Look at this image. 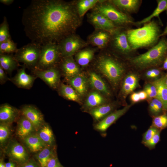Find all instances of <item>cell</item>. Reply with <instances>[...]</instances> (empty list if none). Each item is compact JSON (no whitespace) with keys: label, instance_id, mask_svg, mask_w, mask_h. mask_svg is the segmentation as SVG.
<instances>
[{"label":"cell","instance_id":"6da1fadb","mask_svg":"<svg viewBox=\"0 0 167 167\" xmlns=\"http://www.w3.org/2000/svg\"><path fill=\"white\" fill-rule=\"evenodd\" d=\"M71 3L61 0H33L23 11L22 22L31 42L41 45L58 44L73 34L80 24Z\"/></svg>","mask_w":167,"mask_h":167},{"label":"cell","instance_id":"7a4b0ae2","mask_svg":"<svg viewBox=\"0 0 167 167\" xmlns=\"http://www.w3.org/2000/svg\"><path fill=\"white\" fill-rule=\"evenodd\" d=\"M129 44L132 50L154 45L161 34L158 24L152 20L143 27L131 29L126 32Z\"/></svg>","mask_w":167,"mask_h":167},{"label":"cell","instance_id":"3957f363","mask_svg":"<svg viewBox=\"0 0 167 167\" xmlns=\"http://www.w3.org/2000/svg\"><path fill=\"white\" fill-rule=\"evenodd\" d=\"M167 57V39L162 38L148 51L133 58L131 61L135 67L143 69L161 65Z\"/></svg>","mask_w":167,"mask_h":167},{"label":"cell","instance_id":"277c9868","mask_svg":"<svg viewBox=\"0 0 167 167\" xmlns=\"http://www.w3.org/2000/svg\"><path fill=\"white\" fill-rule=\"evenodd\" d=\"M98 72L106 78L114 86H116L124 72V68L119 62L108 56H102L96 65Z\"/></svg>","mask_w":167,"mask_h":167},{"label":"cell","instance_id":"5b68a950","mask_svg":"<svg viewBox=\"0 0 167 167\" xmlns=\"http://www.w3.org/2000/svg\"><path fill=\"white\" fill-rule=\"evenodd\" d=\"M61 57L58 44L52 43L42 45L38 62L34 68L45 69L55 67Z\"/></svg>","mask_w":167,"mask_h":167},{"label":"cell","instance_id":"8992f818","mask_svg":"<svg viewBox=\"0 0 167 167\" xmlns=\"http://www.w3.org/2000/svg\"><path fill=\"white\" fill-rule=\"evenodd\" d=\"M42 45L31 42L19 49L15 53L14 57L18 62L26 66L35 68L38 62Z\"/></svg>","mask_w":167,"mask_h":167},{"label":"cell","instance_id":"52a82bcc","mask_svg":"<svg viewBox=\"0 0 167 167\" xmlns=\"http://www.w3.org/2000/svg\"><path fill=\"white\" fill-rule=\"evenodd\" d=\"M105 16L113 23L125 25L134 23L131 18L127 15L118 11L112 5L102 4L96 8V11Z\"/></svg>","mask_w":167,"mask_h":167},{"label":"cell","instance_id":"ba28073f","mask_svg":"<svg viewBox=\"0 0 167 167\" xmlns=\"http://www.w3.org/2000/svg\"><path fill=\"white\" fill-rule=\"evenodd\" d=\"M58 44L62 57H72L84 45L85 43L78 37L72 34L62 40Z\"/></svg>","mask_w":167,"mask_h":167},{"label":"cell","instance_id":"9c48e42d","mask_svg":"<svg viewBox=\"0 0 167 167\" xmlns=\"http://www.w3.org/2000/svg\"><path fill=\"white\" fill-rule=\"evenodd\" d=\"M33 72L35 75L40 78L50 87L56 88L59 84L60 74L56 67L45 69L34 68Z\"/></svg>","mask_w":167,"mask_h":167},{"label":"cell","instance_id":"30bf717a","mask_svg":"<svg viewBox=\"0 0 167 167\" xmlns=\"http://www.w3.org/2000/svg\"><path fill=\"white\" fill-rule=\"evenodd\" d=\"M6 153L13 161L21 165L28 161L29 156L24 147L16 141L11 142L6 149Z\"/></svg>","mask_w":167,"mask_h":167},{"label":"cell","instance_id":"8fae6325","mask_svg":"<svg viewBox=\"0 0 167 167\" xmlns=\"http://www.w3.org/2000/svg\"><path fill=\"white\" fill-rule=\"evenodd\" d=\"M23 116L33 124L36 130H37L43 124L44 119L41 112L35 107L30 105L24 106L21 110Z\"/></svg>","mask_w":167,"mask_h":167},{"label":"cell","instance_id":"7c38bea8","mask_svg":"<svg viewBox=\"0 0 167 167\" xmlns=\"http://www.w3.org/2000/svg\"><path fill=\"white\" fill-rule=\"evenodd\" d=\"M131 105H127L122 109L115 110L109 114L96 124L95 126L96 129L102 132L105 131L111 125L128 111Z\"/></svg>","mask_w":167,"mask_h":167},{"label":"cell","instance_id":"4fadbf2b","mask_svg":"<svg viewBox=\"0 0 167 167\" xmlns=\"http://www.w3.org/2000/svg\"><path fill=\"white\" fill-rule=\"evenodd\" d=\"M89 84L94 90L103 95L110 96V91L101 76L96 73L91 71L88 73L87 78Z\"/></svg>","mask_w":167,"mask_h":167},{"label":"cell","instance_id":"5bb4252c","mask_svg":"<svg viewBox=\"0 0 167 167\" xmlns=\"http://www.w3.org/2000/svg\"><path fill=\"white\" fill-rule=\"evenodd\" d=\"M62 58L60 67L67 78L69 79L81 73L79 66L72 57Z\"/></svg>","mask_w":167,"mask_h":167},{"label":"cell","instance_id":"9a60e30c","mask_svg":"<svg viewBox=\"0 0 167 167\" xmlns=\"http://www.w3.org/2000/svg\"><path fill=\"white\" fill-rule=\"evenodd\" d=\"M89 19L91 23L98 29L112 32L116 28L114 23L105 16L97 12L91 13Z\"/></svg>","mask_w":167,"mask_h":167},{"label":"cell","instance_id":"2e32d148","mask_svg":"<svg viewBox=\"0 0 167 167\" xmlns=\"http://www.w3.org/2000/svg\"><path fill=\"white\" fill-rule=\"evenodd\" d=\"M26 67L24 65L19 70L12 81L19 88L29 89L32 86L36 77L27 74L25 71Z\"/></svg>","mask_w":167,"mask_h":167},{"label":"cell","instance_id":"e0dca14e","mask_svg":"<svg viewBox=\"0 0 167 167\" xmlns=\"http://www.w3.org/2000/svg\"><path fill=\"white\" fill-rule=\"evenodd\" d=\"M69 82L79 95L84 96L88 91L89 85L87 78L81 73L69 79Z\"/></svg>","mask_w":167,"mask_h":167},{"label":"cell","instance_id":"ac0fdd59","mask_svg":"<svg viewBox=\"0 0 167 167\" xmlns=\"http://www.w3.org/2000/svg\"><path fill=\"white\" fill-rule=\"evenodd\" d=\"M113 44L115 48L123 54H128L132 50L128 42L126 32H117L114 37Z\"/></svg>","mask_w":167,"mask_h":167},{"label":"cell","instance_id":"d6986e66","mask_svg":"<svg viewBox=\"0 0 167 167\" xmlns=\"http://www.w3.org/2000/svg\"><path fill=\"white\" fill-rule=\"evenodd\" d=\"M19 114L18 110L12 106L5 104L0 107V121L1 123L9 124L14 121Z\"/></svg>","mask_w":167,"mask_h":167},{"label":"cell","instance_id":"ffe728a7","mask_svg":"<svg viewBox=\"0 0 167 167\" xmlns=\"http://www.w3.org/2000/svg\"><path fill=\"white\" fill-rule=\"evenodd\" d=\"M36 130L32 123L27 118L23 116L18 122L16 133L21 139L25 138L32 134Z\"/></svg>","mask_w":167,"mask_h":167},{"label":"cell","instance_id":"44dd1931","mask_svg":"<svg viewBox=\"0 0 167 167\" xmlns=\"http://www.w3.org/2000/svg\"><path fill=\"white\" fill-rule=\"evenodd\" d=\"M115 107L112 103H105L90 109L89 113L96 121H101L112 113Z\"/></svg>","mask_w":167,"mask_h":167},{"label":"cell","instance_id":"7402d4cb","mask_svg":"<svg viewBox=\"0 0 167 167\" xmlns=\"http://www.w3.org/2000/svg\"><path fill=\"white\" fill-rule=\"evenodd\" d=\"M29 149L33 152L40 151L47 146L40 138L38 134H32L24 139Z\"/></svg>","mask_w":167,"mask_h":167},{"label":"cell","instance_id":"603a6c76","mask_svg":"<svg viewBox=\"0 0 167 167\" xmlns=\"http://www.w3.org/2000/svg\"><path fill=\"white\" fill-rule=\"evenodd\" d=\"M156 87L157 93V98L163 104L164 112L167 111V86L162 77L151 83Z\"/></svg>","mask_w":167,"mask_h":167},{"label":"cell","instance_id":"cb8c5ba5","mask_svg":"<svg viewBox=\"0 0 167 167\" xmlns=\"http://www.w3.org/2000/svg\"><path fill=\"white\" fill-rule=\"evenodd\" d=\"M103 96L95 90L91 92L86 98L84 106L90 109L106 103V100Z\"/></svg>","mask_w":167,"mask_h":167},{"label":"cell","instance_id":"d4e9b609","mask_svg":"<svg viewBox=\"0 0 167 167\" xmlns=\"http://www.w3.org/2000/svg\"><path fill=\"white\" fill-rule=\"evenodd\" d=\"M138 78L134 74H130L124 78L123 82L121 92L123 95L126 96L131 92L138 86Z\"/></svg>","mask_w":167,"mask_h":167},{"label":"cell","instance_id":"484cf974","mask_svg":"<svg viewBox=\"0 0 167 167\" xmlns=\"http://www.w3.org/2000/svg\"><path fill=\"white\" fill-rule=\"evenodd\" d=\"M112 2L118 8L128 13L135 12L140 4V1L138 0H113Z\"/></svg>","mask_w":167,"mask_h":167},{"label":"cell","instance_id":"4316f807","mask_svg":"<svg viewBox=\"0 0 167 167\" xmlns=\"http://www.w3.org/2000/svg\"><path fill=\"white\" fill-rule=\"evenodd\" d=\"M18 62L14 56L8 54H0V66L5 71L11 73L16 69Z\"/></svg>","mask_w":167,"mask_h":167},{"label":"cell","instance_id":"83f0119b","mask_svg":"<svg viewBox=\"0 0 167 167\" xmlns=\"http://www.w3.org/2000/svg\"><path fill=\"white\" fill-rule=\"evenodd\" d=\"M59 91L60 95L67 100L80 102V96L71 86L62 83Z\"/></svg>","mask_w":167,"mask_h":167},{"label":"cell","instance_id":"f1b7e54d","mask_svg":"<svg viewBox=\"0 0 167 167\" xmlns=\"http://www.w3.org/2000/svg\"><path fill=\"white\" fill-rule=\"evenodd\" d=\"M157 5L156 8L150 15L142 20L137 22L135 24L140 25L146 24L149 22L152 18L157 17L159 19L161 24H162L159 16L162 12L167 10V0H157Z\"/></svg>","mask_w":167,"mask_h":167},{"label":"cell","instance_id":"f546056e","mask_svg":"<svg viewBox=\"0 0 167 167\" xmlns=\"http://www.w3.org/2000/svg\"><path fill=\"white\" fill-rule=\"evenodd\" d=\"M40 128L37 134L47 146H51L54 141L51 129L49 126L46 124H43Z\"/></svg>","mask_w":167,"mask_h":167},{"label":"cell","instance_id":"4dcf8cb0","mask_svg":"<svg viewBox=\"0 0 167 167\" xmlns=\"http://www.w3.org/2000/svg\"><path fill=\"white\" fill-rule=\"evenodd\" d=\"M109 38L110 36L107 32L100 31L92 36L91 41L95 45L99 48H103L106 45Z\"/></svg>","mask_w":167,"mask_h":167},{"label":"cell","instance_id":"1f68e13d","mask_svg":"<svg viewBox=\"0 0 167 167\" xmlns=\"http://www.w3.org/2000/svg\"><path fill=\"white\" fill-rule=\"evenodd\" d=\"M94 52L90 49H85L79 52L76 55L75 59L78 64L82 66L87 65L92 59Z\"/></svg>","mask_w":167,"mask_h":167},{"label":"cell","instance_id":"d6a6232c","mask_svg":"<svg viewBox=\"0 0 167 167\" xmlns=\"http://www.w3.org/2000/svg\"><path fill=\"white\" fill-rule=\"evenodd\" d=\"M54 155L52 150L47 146L39 152L36 158L41 167H46L49 159Z\"/></svg>","mask_w":167,"mask_h":167},{"label":"cell","instance_id":"836d02e7","mask_svg":"<svg viewBox=\"0 0 167 167\" xmlns=\"http://www.w3.org/2000/svg\"><path fill=\"white\" fill-rule=\"evenodd\" d=\"M100 1L98 0H82L77 4L78 13L79 17L83 16L90 9Z\"/></svg>","mask_w":167,"mask_h":167},{"label":"cell","instance_id":"e575fe53","mask_svg":"<svg viewBox=\"0 0 167 167\" xmlns=\"http://www.w3.org/2000/svg\"><path fill=\"white\" fill-rule=\"evenodd\" d=\"M17 49L16 43L11 39L0 43V54L15 53Z\"/></svg>","mask_w":167,"mask_h":167},{"label":"cell","instance_id":"d590c367","mask_svg":"<svg viewBox=\"0 0 167 167\" xmlns=\"http://www.w3.org/2000/svg\"><path fill=\"white\" fill-rule=\"evenodd\" d=\"M152 126L161 131L167 127V113L163 114L154 117L153 119Z\"/></svg>","mask_w":167,"mask_h":167},{"label":"cell","instance_id":"8d00e7d4","mask_svg":"<svg viewBox=\"0 0 167 167\" xmlns=\"http://www.w3.org/2000/svg\"><path fill=\"white\" fill-rule=\"evenodd\" d=\"M11 39L9 32L8 24L6 17H4L0 25V43Z\"/></svg>","mask_w":167,"mask_h":167},{"label":"cell","instance_id":"74e56055","mask_svg":"<svg viewBox=\"0 0 167 167\" xmlns=\"http://www.w3.org/2000/svg\"><path fill=\"white\" fill-rule=\"evenodd\" d=\"M8 124L1 123L0 125V142L4 143L8 138L10 130Z\"/></svg>","mask_w":167,"mask_h":167},{"label":"cell","instance_id":"f35d334b","mask_svg":"<svg viewBox=\"0 0 167 167\" xmlns=\"http://www.w3.org/2000/svg\"><path fill=\"white\" fill-rule=\"evenodd\" d=\"M161 131H158L149 141L143 143L150 149L154 148L160 140Z\"/></svg>","mask_w":167,"mask_h":167},{"label":"cell","instance_id":"ab89813d","mask_svg":"<svg viewBox=\"0 0 167 167\" xmlns=\"http://www.w3.org/2000/svg\"><path fill=\"white\" fill-rule=\"evenodd\" d=\"M150 98H157L156 89L155 86L152 84H148L144 87V90Z\"/></svg>","mask_w":167,"mask_h":167},{"label":"cell","instance_id":"60d3db41","mask_svg":"<svg viewBox=\"0 0 167 167\" xmlns=\"http://www.w3.org/2000/svg\"><path fill=\"white\" fill-rule=\"evenodd\" d=\"M159 131L155 127L151 126L143 134L142 143H143L149 141Z\"/></svg>","mask_w":167,"mask_h":167},{"label":"cell","instance_id":"b9f144b4","mask_svg":"<svg viewBox=\"0 0 167 167\" xmlns=\"http://www.w3.org/2000/svg\"><path fill=\"white\" fill-rule=\"evenodd\" d=\"M154 104L156 111V115H157L162 111H164L162 103L157 98H152L151 101Z\"/></svg>","mask_w":167,"mask_h":167},{"label":"cell","instance_id":"7bdbcfd3","mask_svg":"<svg viewBox=\"0 0 167 167\" xmlns=\"http://www.w3.org/2000/svg\"><path fill=\"white\" fill-rule=\"evenodd\" d=\"M61 165L57 157L54 155L49 160L46 167H59Z\"/></svg>","mask_w":167,"mask_h":167},{"label":"cell","instance_id":"ee69618b","mask_svg":"<svg viewBox=\"0 0 167 167\" xmlns=\"http://www.w3.org/2000/svg\"><path fill=\"white\" fill-rule=\"evenodd\" d=\"M9 79L6 75L5 71L0 66V82L1 84L5 83Z\"/></svg>","mask_w":167,"mask_h":167},{"label":"cell","instance_id":"f6af8a7d","mask_svg":"<svg viewBox=\"0 0 167 167\" xmlns=\"http://www.w3.org/2000/svg\"><path fill=\"white\" fill-rule=\"evenodd\" d=\"M19 167H39L38 164L34 161L30 160L21 165Z\"/></svg>","mask_w":167,"mask_h":167},{"label":"cell","instance_id":"bcb514c9","mask_svg":"<svg viewBox=\"0 0 167 167\" xmlns=\"http://www.w3.org/2000/svg\"><path fill=\"white\" fill-rule=\"evenodd\" d=\"M131 99L133 102L135 103L140 100L138 92H134L131 96Z\"/></svg>","mask_w":167,"mask_h":167},{"label":"cell","instance_id":"7dc6e473","mask_svg":"<svg viewBox=\"0 0 167 167\" xmlns=\"http://www.w3.org/2000/svg\"><path fill=\"white\" fill-rule=\"evenodd\" d=\"M156 68L152 69L148 71L146 73V76L150 78H153V75Z\"/></svg>","mask_w":167,"mask_h":167},{"label":"cell","instance_id":"c3c4849f","mask_svg":"<svg viewBox=\"0 0 167 167\" xmlns=\"http://www.w3.org/2000/svg\"><path fill=\"white\" fill-rule=\"evenodd\" d=\"M138 93L141 101L145 100L148 97L147 94L144 91H140Z\"/></svg>","mask_w":167,"mask_h":167},{"label":"cell","instance_id":"681fc988","mask_svg":"<svg viewBox=\"0 0 167 167\" xmlns=\"http://www.w3.org/2000/svg\"><path fill=\"white\" fill-rule=\"evenodd\" d=\"M149 110L153 114L156 115V111L153 102L151 101L149 103Z\"/></svg>","mask_w":167,"mask_h":167},{"label":"cell","instance_id":"f907efd6","mask_svg":"<svg viewBox=\"0 0 167 167\" xmlns=\"http://www.w3.org/2000/svg\"><path fill=\"white\" fill-rule=\"evenodd\" d=\"M14 1V0H0V2L6 5H9L11 4Z\"/></svg>","mask_w":167,"mask_h":167},{"label":"cell","instance_id":"816d5d0a","mask_svg":"<svg viewBox=\"0 0 167 167\" xmlns=\"http://www.w3.org/2000/svg\"><path fill=\"white\" fill-rule=\"evenodd\" d=\"M166 13L167 15V10L166 11ZM167 35V23L166 26L163 32L161 33L159 37H160L161 36H164L165 35Z\"/></svg>","mask_w":167,"mask_h":167},{"label":"cell","instance_id":"f5cc1de1","mask_svg":"<svg viewBox=\"0 0 167 167\" xmlns=\"http://www.w3.org/2000/svg\"><path fill=\"white\" fill-rule=\"evenodd\" d=\"M6 167H15V164L12 162H9L5 163Z\"/></svg>","mask_w":167,"mask_h":167},{"label":"cell","instance_id":"db71d44e","mask_svg":"<svg viewBox=\"0 0 167 167\" xmlns=\"http://www.w3.org/2000/svg\"><path fill=\"white\" fill-rule=\"evenodd\" d=\"M162 68L164 70H167V57L163 62Z\"/></svg>","mask_w":167,"mask_h":167},{"label":"cell","instance_id":"11a10c76","mask_svg":"<svg viewBox=\"0 0 167 167\" xmlns=\"http://www.w3.org/2000/svg\"><path fill=\"white\" fill-rule=\"evenodd\" d=\"M0 167H6L5 163H4L2 160L0 161Z\"/></svg>","mask_w":167,"mask_h":167},{"label":"cell","instance_id":"9f6ffc18","mask_svg":"<svg viewBox=\"0 0 167 167\" xmlns=\"http://www.w3.org/2000/svg\"><path fill=\"white\" fill-rule=\"evenodd\" d=\"M164 76L165 79H167V73Z\"/></svg>","mask_w":167,"mask_h":167},{"label":"cell","instance_id":"6f0895ef","mask_svg":"<svg viewBox=\"0 0 167 167\" xmlns=\"http://www.w3.org/2000/svg\"><path fill=\"white\" fill-rule=\"evenodd\" d=\"M59 167H63L61 165Z\"/></svg>","mask_w":167,"mask_h":167}]
</instances>
